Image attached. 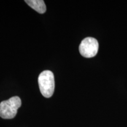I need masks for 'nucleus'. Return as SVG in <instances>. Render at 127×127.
<instances>
[{"instance_id":"20e7f679","label":"nucleus","mask_w":127,"mask_h":127,"mask_svg":"<svg viewBox=\"0 0 127 127\" xmlns=\"http://www.w3.org/2000/svg\"><path fill=\"white\" fill-rule=\"evenodd\" d=\"M25 2L39 14H44L46 11V5L43 0H26Z\"/></svg>"},{"instance_id":"f257e3e1","label":"nucleus","mask_w":127,"mask_h":127,"mask_svg":"<svg viewBox=\"0 0 127 127\" xmlns=\"http://www.w3.org/2000/svg\"><path fill=\"white\" fill-rule=\"evenodd\" d=\"M39 90L45 98H50L53 95L55 89L54 76L52 72L44 71L39 74L38 79Z\"/></svg>"},{"instance_id":"7ed1b4c3","label":"nucleus","mask_w":127,"mask_h":127,"mask_svg":"<svg viewBox=\"0 0 127 127\" xmlns=\"http://www.w3.org/2000/svg\"><path fill=\"white\" fill-rule=\"evenodd\" d=\"M98 42L93 37H87L81 41L79 51L82 56L85 58H92L96 55L98 51Z\"/></svg>"},{"instance_id":"f03ea898","label":"nucleus","mask_w":127,"mask_h":127,"mask_svg":"<svg viewBox=\"0 0 127 127\" xmlns=\"http://www.w3.org/2000/svg\"><path fill=\"white\" fill-rule=\"evenodd\" d=\"M21 105V100L17 96L2 101L0 103V117L3 119L14 118Z\"/></svg>"}]
</instances>
